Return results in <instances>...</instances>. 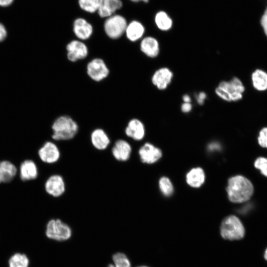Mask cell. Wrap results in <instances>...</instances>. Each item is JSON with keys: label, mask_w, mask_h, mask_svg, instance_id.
I'll use <instances>...</instances> for the list:
<instances>
[{"label": "cell", "mask_w": 267, "mask_h": 267, "mask_svg": "<svg viewBox=\"0 0 267 267\" xmlns=\"http://www.w3.org/2000/svg\"><path fill=\"white\" fill-rule=\"evenodd\" d=\"M65 188L64 180L59 175L50 176L44 183V189L46 193L54 197L61 196L64 193Z\"/></svg>", "instance_id": "obj_10"}, {"label": "cell", "mask_w": 267, "mask_h": 267, "mask_svg": "<svg viewBox=\"0 0 267 267\" xmlns=\"http://www.w3.org/2000/svg\"><path fill=\"white\" fill-rule=\"evenodd\" d=\"M155 23L157 28L162 31L170 30L173 26V21L164 11H160L155 16Z\"/></svg>", "instance_id": "obj_24"}, {"label": "cell", "mask_w": 267, "mask_h": 267, "mask_svg": "<svg viewBox=\"0 0 267 267\" xmlns=\"http://www.w3.org/2000/svg\"><path fill=\"white\" fill-rule=\"evenodd\" d=\"M253 87L258 91L267 90V72L262 69H256L251 75Z\"/></svg>", "instance_id": "obj_20"}, {"label": "cell", "mask_w": 267, "mask_h": 267, "mask_svg": "<svg viewBox=\"0 0 267 267\" xmlns=\"http://www.w3.org/2000/svg\"><path fill=\"white\" fill-rule=\"evenodd\" d=\"M90 140L93 146L98 150L106 149L110 143L108 135L100 128L96 129L91 132Z\"/></svg>", "instance_id": "obj_19"}, {"label": "cell", "mask_w": 267, "mask_h": 267, "mask_svg": "<svg viewBox=\"0 0 267 267\" xmlns=\"http://www.w3.org/2000/svg\"><path fill=\"white\" fill-rule=\"evenodd\" d=\"M13 0H0V6H6L10 5Z\"/></svg>", "instance_id": "obj_34"}, {"label": "cell", "mask_w": 267, "mask_h": 267, "mask_svg": "<svg viewBox=\"0 0 267 267\" xmlns=\"http://www.w3.org/2000/svg\"><path fill=\"white\" fill-rule=\"evenodd\" d=\"M140 49L146 56L154 58L157 57L160 53V44L156 38L148 36L144 37L141 41Z\"/></svg>", "instance_id": "obj_14"}, {"label": "cell", "mask_w": 267, "mask_h": 267, "mask_svg": "<svg viewBox=\"0 0 267 267\" xmlns=\"http://www.w3.org/2000/svg\"><path fill=\"white\" fill-rule=\"evenodd\" d=\"M125 133L127 136L135 140H140L144 136L145 128L141 121L134 118L128 123Z\"/></svg>", "instance_id": "obj_16"}, {"label": "cell", "mask_w": 267, "mask_h": 267, "mask_svg": "<svg viewBox=\"0 0 267 267\" xmlns=\"http://www.w3.org/2000/svg\"><path fill=\"white\" fill-rule=\"evenodd\" d=\"M126 19L120 15H112L107 18L104 24L106 34L112 39L120 38L125 33L127 26Z\"/></svg>", "instance_id": "obj_6"}, {"label": "cell", "mask_w": 267, "mask_h": 267, "mask_svg": "<svg viewBox=\"0 0 267 267\" xmlns=\"http://www.w3.org/2000/svg\"><path fill=\"white\" fill-rule=\"evenodd\" d=\"M111 152L116 160L125 162L128 160L131 156L132 147L126 140L122 139H118L115 142Z\"/></svg>", "instance_id": "obj_13"}, {"label": "cell", "mask_w": 267, "mask_h": 267, "mask_svg": "<svg viewBox=\"0 0 267 267\" xmlns=\"http://www.w3.org/2000/svg\"><path fill=\"white\" fill-rule=\"evenodd\" d=\"M145 32V28L141 23L134 20L127 24L125 34L127 38L131 42H136L140 39Z\"/></svg>", "instance_id": "obj_22"}, {"label": "cell", "mask_w": 267, "mask_h": 267, "mask_svg": "<svg viewBox=\"0 0 267 267\" xmlns=\"http://www.w3.org/2000/svg\"><path fill=\"white\" fill-rule=\"evenodd\" d=\"M226 191L229 200L233 203H243L249 200L254 193V186L248 178L240 175L230 178Z\"/></svg>", "instance_id": "obj_1"}, {"label": "cell", "mask_w": 267, "mask_h": 267, "mask_svg": "<svg viewBox=\"0 0 267 267\" xmlns=\"http://www.w3.org/2000/svg\"><path fill=\"white\" fill-rule=\"evenodd\" d=\"M258 140L259 145L264 148H267V127L263 128L259 132Z\"/></svg>", "instance_id": "obj_30"}, {"label": "cell", "mask_w": 267, "mask_h": 267, "mask_svg": "<svg viewBox=\"0 0 267 267\" xmlns=\"http://www.w3.org/2000/svg\"><path fill=\"white\" fill-rule=\"evenodd\" d=\"M19 175L21 180L28 181L36 179L38 175L36 164L32 160L23 161L19 167Z\"/></svg>", "instance_id": "obj_17"}, {"label": "cell", "mask_w": 267, "mask_h": 267, "mask_svg": "<svg viewBox=\"0 0 267 267\" xmlns=\"http://www.w3.org/2000/svg\"><path fill=\"white\" fill-rule=\"evenodd\" d=\"M71 234L69 225L59 219H51L46 224L45 235L48 238L64 241L70 238Z\"/></svg>", "instance_id": "obj_5"}, {"label": "cell", "mask_w": 267, "mask_h": 267, "mask_svg": "<svg viewBox=\"0 0 267 267\" xmlns=\"http://www.w3.org/2000/svg\"><path fill=\"white\" fill-rule=\"evenodd\" d=\"M264 257L265 259L267 261V247L265 250Z\"/></svg>", "instance_id": "obj_36"}, {"label": "cell", "mask_w": 267, "mask_h": 267, "mask_svg": "<svg viewBox=\"0 0 267 267\" xmlns=\"http://www.w3.org/2000/svg\"><path fill=\"white\" fill-rule=\"evenodd\" d=\"M17 173L16 167L8 160L0 161V183L10 181Z\"/></svg>", "instance_id": "obj_21"}, {"label": "cell", "mask_w": 267, "mask_h": 267, "mask_svg": "<svg viewBox=\"0 0 267 267\" xmlns=\"http://www.w3.org/2000/svg\"><path fill=\"white\" fill-rule=\"evenodd\" d=\"M220 233L224 239L238 240L244 237L245 229L238 217L230 215L222 220L220 226Z\"/></svg>", "instance_id": "obj_4"}, {"label": "cell", "mask_w": 267, "mask_h": 267, "mask_svg": "<svg viewBox=\"0 0 267 267\" xmlns=\"http://www.w3.org/2000/svg\"><path fill=\"white\" fill-rule=\"evenodd\" d=\"M73 31L76 36L81 40H86L90 38L93 32L92 25L86 20L82 18L76 19L73 23Z\"/></svg>", "instance_id": "obj_15"}, {"label": "cell", "mask_w": 267, "mask_h": 267, "mask_svg": "<svg viewBox=\"0 0 267 267\" xmlns=\"http://www.w3.org/2000/svg\"><path fill=\"white\" fill-rule=\"evenodd\" d=\"M141 161L144 163L152 164L162 156V152L158 148L149 143H146L138 151Z\"/></svg>", "instance_id": "obj_12"}, {"label": "cell", "mask_w": 267, "mask_h": 267, "mask_svg": "<svg viewBox=\"0 0 267 267\" xmlns=\"http://www.w3.org/2000/svg\"><path fill=\"white\" fill-rule=\"evenodd\" d=\"M52 138L55 140H67L74 138L79 127L71 117L67 115L57 118L52 125Z\"/></svg>", "instance_id": "obj_3"}, {"label": "cell", "mask_w": 267, "mask_h": 267, "mask_svg": "<svg viewBox=\"0 0 267 267\" xmlns=\"http://www.w3.org/2000/svg\"><path fill=\"white\" fill-rule=\"evenodd\" d=\"M6 34L7 32L4 26L0 23V42L5 38Z\"/></svg>", "instance_id": "obj_33"}, {"label": "cell", "mask_w": 267, "mask_h": 267, "mask_svg": "<svg viewBox=\"0 0 267 267\" xmlns=\"http://www.w3.org/2000/svg\"><path fill=\"white\" fill-rule=\"evenodd\" d=\"M205 174L200 168L192 169L186 175V181L192 187H200L204 182Z\"/></svg>", "instance_id": "obj_23"}, {"label": "cell", "mask_w": 267, "mask_h": 267, "mask_svg": "<svg viewBox=\"0 0 267 267\" xmlns=\"http://www.w3.org/2000/svg\"><path fill=\"white\" fill-rule=\"evenodd\" d=\"M78 2L80 7L87 12L93 13L98 9L99 0H79Z\"/></svg>", "instance_id": "obj_27"}, {"label": "cell", "mask_w": 267, "mask_h": 267, "mask_svg": "<svg viewBox=\"0 0 267 267\" xmlns=\"http://www.w3.org/2000/svg\"><path fill=\"white\" fill-rule=\"evenodd\" d=\"M262 16L267 19V7L266 8L265 12Z\"/></svg>", "instance_id": "obj_38"}, {"label": "cell", "mask_w": 267, "mask_h": 267, "mask_svg": "<svg viewBox=\"0 0 267 267\" xmlns=\"http://www.w3.org/2000/svg\"><path fill=\"white\" fill-rule=\"evenodd\" d=\"M87 73L93 81L99 82L106 78L109 74V70L103 59L94 58L87 65Z\"/></svg>", "instance_id": "obj_7"}, {"label": "cell", "mask_w": 267, "mask_h": 267, "mask_svg": "<svg viewBox=\"0 0 267 267\" xmlns=\"http://www.w3.org/2000/svg\"><path fill=\"white\" fill-rule=\"evenodd\" d=\"M112 259L114 265L109 264L107 267H131V263L124 253L115 254L112 257Z\"/></svg>", "instance_id": "obj_26"}, {"label": "cell", "mask_w": 267, "mask_h": 267, "mask_svg": "<svg viewBox=\"0 0 267 267\" xmlns=\"http://www.w3.org/2000/svg\"><path fill=\"white\" fill-rule=\"evenodd\" d=\"M41 160L46 164H53L58 161L60 152L57 146L53 142L46 141L38 151Z\"/></svg>", "instance_id": "obj_9"}, {"label": "cell", "mask_w": 267, "mask_h": 267, "mask_svg": "<svg viewBox=\"0 0 267 267\" xmlns=\"http://www.w3.org/2000/svg\"><path fill=\"white\" fill-rule=\"evenodd\" d=\"M122 6V2L121 0H99L97 11L101 17L107 18L113 15Z\"/></svg>", "instance_id": "obj_18"}, {"label": "cell", "mask_w": 267, "mask_h": 267, "mask_svg": "<svg viewBox=\"0 0 267 267\" xmlns=\"http://www.w3.org/2000/svg\"><path fill=\"white\" fill-rule=\"evenodd\" d=\"M182 100L183 102L191 103V99L188 94H184L182 96Z\"/></svg>", "instance_id": "obj_35"}, {"label": "cell", "mask_w": 267, "mask_h": 267, "mask_svg": "<svg viewBox=\"0 0 267 267\" xmlns=\"http://www.w3.org/2000/svg\"><path fill=\"white\" fill-rule=\"evenodd\" d=\"M174 78L172 71L166 67L156 70L151 77L153 85L159 90H163L168 88Z\"/></svg>", "instance_id": "obj_8"}, {"label": "cell", "mask_w": 267, "mask_h": 267, "mask_svg": "<svg viewBox=\"0 0 267 267\" xmlns=\"http://www.w3.org/2000/svg\"><path fill=\"white\" fill-rule=\"evenodd\" d=\"M207 98L206 93L204 92H200L196 96V101L199 105H203Z\"/></svg>", "instance_id": "obj_31"}, {"label": "cell", "mask_w": 267, "mask_h": 267, "mask_svg": "<svg viewBox=\"0 0 267 267\" xmlns=\"http://www.w3.org/2000/svg\"><path fill=\"white\" fill-rule=\"evenodd\" d=\"M132 1H134V2H138V1H143L145 2H147L149 0H130Z\"/></svg>", "instance_id": "obj_37"}, {"label": "cell", "mask_w": 267, "mask_h": 267, "mask_svg": "<svg viewBox=\"0 0 267 267\" xmlns=\"http://www.w3.org/2000/svg\"><path fill=\"white\" fill-rule=\"evenodd\" d=\"M181 110L183 113H188L192 109V105L191 103L183 102L181 105Z\"/></svg>", "instance_id": "obj_32"}, {"label": "cell", "mask_w": 267, "mask_h": 267, "mask_svg": "<svg viewBox=\"0 0 267 267\" xmlns=\"http://www.w3.org/2000/svg\"><path fill=\"white\" fill-rule=\"evenodd\" d=\"M29 265V258L23 253H15L8 260L9 267H28Z\"/></svg>", "instance_id": "obj_25"}, {"label": "cell", "mask_w": 267, "mask_h": 267, "mask_svg": "<svg viewBox=\"0 0 267 267\" xmlns=\"http://www.w3.org/2000/svg\"><path fill=\"white\" fill-rule=\"evenodd\" d=\"M245 87L240 79L233 77L228 81L220 82L215 89L216 95L222 100L230 102L242 99Z\"/></svg>", "instance_id": "obj_2"}, {"label": "cell", "mask_w": 267, "mask_h": 267, "mask_svg": "<svg viewBox=\"0 0 267 267\" xmlns=\"http://www.w3.org/2000/svg\"><path fill=\"white\" fill-rule=\"evenodd\" d=\"M147 267V266H139V267Z\"/></svg>", "instance_id": "obj_39"}, {"label": "cell", "mask_w": 267, "mask_h": 267, "mask_svg": "<svg viewBox=\"0 0 267 267\" xmlns=\"http://www.w3.org/2000/svg\"><path fill=\"white\" fill-rule=\"evenodd\" d=\"M67 56L69 60L76 62L85 58L88 54V48L86 44L79 40H73L66 46Z\"/></svg>", "instance_id": "obj_11"}, {"label": "cell", "mask_w": 267, "mask_h": 267, "mask_svg": "<svg viewBox=\"0 0 267 267\" xmlns=\"http://www.w3.org/2000/svg\"><path fill=\"white\" fill-rule=\"evenodd\" d=\"M254 166L259 170L264 176L267 177V158L258 157L254 162Z\"/></svg>", "instance_id": "obj_29"}, {"label": "cell", "mask_w": 267, "mask_h": 267, "mask_svg": "<svg viewBox=\"0 0 267 267\" xmlns=\"http://www.w3.org/2000/svg\"><path fill=\"white\" fill-rule=\"evenodd\" d=\"M159 187L162 193L166 196H170L174 189L170 180L166 177H162L159 180Z\"/></svg>", "instance_id": "obj_28"}]
</instances>
